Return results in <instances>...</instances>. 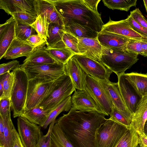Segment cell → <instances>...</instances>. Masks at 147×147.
<instances>
[{
    "mask_svg": "<svg viewBox=\"0 0 147 147\" xmlns=\"http://www.w3.org/2000/svg\"><path fill=\"white\" fill-rule=\"evenodd\" d=\"M26 41L35 49L43 47L42 46L45 43H46L45 40L42 38L37 34L30 36Z\"/></svg>",
    "mask_w": 147,
    "mask_h": 147,
    "instance_id": "7dc6e473",
    "label": "cell"
},
{
    "mask_svg": "<svg viewBox=\"0 0 147 147\" xmlns=\"http://www.w3.org/2000/svg\"><path fill=\"white\" fill-rule=\"evenodd\" d=\"M137 0H102L104 5L112 10L128 11L133 6H136Z\"/></svg>",
    "mask_w": 147,
    "mask_h": 147,
    "instance_id": "836d02e7",
    "label": "cell"
},
{
    "mask_svg": "<svg viewBox=\"0 0 147 147\" xmlns=\"http://www.w3.org/2000/svg\"><path fill=\"white\" fill-rule=\"evenodd\" d=\"M141 42L143 50V56L147 57V41H141Z\"/></svg>",
    "mask_w": 147,
    "mask_h": 147,
    "instance_id": "db71d44e",
    "label": "cell"
},
{
    "mask_svg": "<svg viewBox=\"0 0 147 147\" xmlns=\"http://www.w3.org/2000/svg\"><path fill=\"white\" fill-rule=\"evenodd\" d=\"M45 47L35 49L30 56L24 60L23 65H35L52 63L56 61L46 50Z\"/></svg>",
    "mask_w": 147,
    "mask_h": 147,
    "instance_id": "603a6c76",
    "label": "cell"
},
{
    "mask_svg": "<svg viewBox=\"0 0 147 147\" xmlns=\"http://www.w3.org/2000/svg\"><path fill=\"white\" fill-rule=\"evenodd\" d=\"M144 134L147 136V120L146 121L144 125Z\"/></svg>",
    "mask_w": 147,
    "mask_h": 147,
    "instance_id": "11a10c76",
    "label": "cell"
},
{
    "mask_svg": "<svg viewBox=\"0 0 147 147\" xmlns=\"http://www.w3.org/2000/svg\"><path fill=\"white\" fill-rule=\"evenodd\" d=\"M109 115L111 120L119 123L126 127H131L133 116L119 111L114 106Z\"/></svg>",
    "mask_w": 147,
    "mask_h": 147,
    "instance_id": "e575fe53",
    "label": "cell"
},
{
    "mask_svg": "<svg viewBox=\"0 0 147 147\" xmlns=\"http://www.w3.org/2000/svg\"><path fill=\"white\" fill-rule=\"evenodd\" d=\"M19 62L14 60L8 62L0 65V75L5 74L11 70H13L20 67Z\"/></svg>",
    "mask_w": 147,
    "mask_h": 147,
    "instance_id": "7bdbcfd3",
    "label": "cell"
},
{
    "mask_svg": "<svg viewBox=\"0 0 147 147\" xmlns=\"http://www.w3.org/2000/svg\"><path fill=\"white\" fill-rule=\"evenodd\" d=\"M55 121H53L50 124L47 134L44 135L42 134L38 143L34 147H51V136L53 126Z\"/></svg>",
    "mask_w": 147,
    "mask_h": 147,
    "instance_id": "60d3db41",
    "label": "cell"
},
{
    "mask_svg": "<svg viewBox=\"0 0 147 147\" xmlns=\"http://www.w3.org/2000/svg\"><path fill=\"white\" fill-rule=\"evenodd\" d=\"M13 85L10 98L11 108L14 118L21 116L26 105L29 80L24 69L20 67L12 71Z\"/></svg>",
    "mask_w": 147,
    "mask_h": 147,
    "instance_id": "5b68a950",
    "label": "cell"
},
{
    "mask_svg": "<svg viewBox=\"0 0 147 147\" xmlns=\"http://www.w3.org/2000/svg\"><path fill=\"white\" fill-rule=\"evenodd\" d=\"M128 129L110 118L107 119L96 132V147H116Z\"/></svg>",
    "mask_w": 147,
    "mask_h": 147,
    "instance_id": "8992f818",
    "label": "cell"
},
{
    "mask_svg": "<svg viewBox=\"0 0 147 147\" xmlns=\"http://www.w3.org/2000/svg\"><path fill=\"white\" fill-rule=\"evenodd\" d=\"M36 32V31L31 26L15 22L16 38L26 41L30 36L37 34Z\"/></svg>",
    "mask_w": 147,
    "mask_h": 147,
    "instance_id": "8d00e7d4",
    "label": "cell"
},
{
    "mask_svg": "<svg viewBox=\"0 0 147 147\" xmlns=\"http://www.w3.org/2000/svg\"><path fill=\"white\" fill-rule=\"evenodd\" d=\"M65 32L63 26L55 23H50L45 43L47 47H54L62 42Z\"/></svg>",
    "mask_w": 147,
    "mask_h": 147,
    "instance_id": "4316f807",
    "label": "cell"
},
{
    "mask_svg": "<svg viewBox=\"0 0 147 147\" xmlns=\"http://www.w3.org/2000/svg\"><path fill=\"white\" fill-rule=\"evenodd\" d=\"M140 147V146H139V145H138V147Z\"/></svg>",
    "mask_w": 147,
    "mask_h": 147,
    "instance_id": "6f0895ef",
    "label": "cell"
},
{
    "mask_svg": "<svg viewBox=\"0 0 147 147\" xmlns=\"http://www.w3.org/2000/svg\"><path fill=\"white\" fill-rule=\"evenodd\" d=\"M53 82L38 78L29 80L25 111L39 106Z\"/></svg>",
    "mask_w": 147,
    "mask_h": 147,
    "instance_id": "9c48e42d",
    "label": "cell"
},
{
    "mask_svg": "<svg viewBox=\"0 0 147 147\" xmlns=\"http://www.w3.org/2000/svg\"><path fill=\"white\" fill-rule=\"evenodd\" d=\"M65 64L55 62L35 65H20L27 75L28 80L34 78L53 81L65 73Z\"/></svg>",
    "mask_w": 147,
    "mask_h": 147,
    "instance_id": "ba28073f",
    "label": "cell"
},
{
    "mask_svg": "<svg viewBox=\"0 0 147 147\" xmlns=\"http://www.w3.org/2000/svg\"><path fill=\"white\" fill-rule=\"evenodd\" d=\"M138 55L102 46L100 62L117 76L124 73L138 61Z\"/></svg>",
    "mask_w": 147,
    "mask_h": 147,
    "instance_id": "277c9868",
    "label": "cell"
},
{
    "mask_svg": "<svg viewBox=\"0 0 147 147\" xmlns=\"http://www.w3.org/2000/svg\"><path fill=\"white\" fill-rule=\"evenodd\" d=\"M102 31L118 34L131 39L147 41V37L135 31L125 19L117 21L111 20L104 24Z\"/></svg>",
    "mask_w": 147,
    "mask_h": 147,
    "instance_id": "4fadbf2b",
    "label": "cell"
},
{
    "mask_svg": "<svg viewBox=\"0 0 147 147\" xmlns=\"http://www.w3.org/2000/svg\"><path fill=\"white\" fill-rule=\"evenodd\" d=\"M86 5L92 10L98 12L97 6L100 0H83Z\"/></svg>",
    "mask_w": 147,
    "mask_h": 147,
    "instance_id": "681fc988",
    "label": "cell"
},
{
    "mask_svg": "<svg viewBox=\"0 0 147 147\" xmlns=\"http://www.w3.org/2000/svg\"><path fill=\"white\" fill-rule=\"evenodd\" d=\"M62 41L65 47L70 49L75 54L80 55L78 48V40L77 37L65 32Z\"/></svg>",
    "mask_w": 147,
    "mask_h": 147,
    "instance_id": "74e56055",
    "label": "cell"
},
{
    "mask_svg": "<svg viewBox=\"0 0 147 147\" xmlns=\"http://www.w3.org/2000/svg\"><path fill=\"white\" fill-rule=\"evenodd\" d=\"M130 14L137 22L147 30V19L138 8L130 11Z\"/></svg>",
    "mask_w": 147,
    "mask_h": 147,
    "instance_id": "f6af8a7d",
    "label": "cell"
},
{
    "mask_svg": "<svg viewBox=\"0 0 147 147\" xmlns=\"http://www.w3.org/2000/svg\"><path fill=\"white\" fill-rule=\"evenodd\" d=\"M139 137V144L140 147H147V136L145 134H138Z\"/></svg>",
    "mask_w": 147,
    "mask_h": 147,
    "instance_id": "f907efd6",
    "label": "cell"
},
{
    "mask_svg": "<svg viewBox=\"0 0 147 147\" xmlns=\"http://www.w3.org/2000/svg\"><path fill=\"white\" fill-rule=\"evenodd\" d=\"M49 23L45 16H37L35 21L30 25L36 31L37 34L46 40L48 37Z\"/></svg>",
    "mask_w": 147,
    "mask_h": 147,
    "instance_id": "d590c367",
    "label": "cell"
},
{
    "mask_svg": "<svg viewBox=\"0 0 147 147\" xmlns=\"http://www.w3.org/2000/svg\"><path fill=\"white\" fill-rule=\"evenodd\" d=\"M126 79L143 96L147 94V74L131 72L125 73Z\"/></svg>",
    "mask_w": 147,
    "mask_h": 147,
    "instance_id": "f1b7e54d",
    "label": "cell"
},
{
    "mask_svg": "<svg viewBox=\"0 0 147 147\" xmlns=\"http://www.w3.org/2000/svg\"><path fill=\"white\" fill-rule=\"evenodd\" d=\"M10 100L7 98L0 99V115L5 117L10 113Z\"/></svg>",
    "mask_w": 147,
    "mask_h": 147,
    "instance_id": "bcb514c9",
    "label": "cell"
},
{
    "mask_svg": "<svg viewBox=\"0 0 147 147\" xmlns=\"http://www.w3.org/2000/svg\"><path fill=\"white\" fill-rule=\"evenodd\" d=\"M65 73L71 78L76 89L84 91L86 88L87 74L72 57L65 64Z\"/></svg>",
    "mask_w": 147,
    "mask_h": 147,
    "instance_id": "e0dca14e",
    "label": "cell"
},
{
    "mask_svg": "<svg viewBox=\"0 0 147 147\" xmlns=\"http://www.w3.org/2000/svg\"><path fill=\"white\" fill-rule=\"evenodd\" d=\"M16 38L15 22L11 16L5 23L0 25V59L3 58Z\"/></svg>",
    "mask_w": 147,
    "mask_h": 147,
    "instance_id": "d6986e66",
    "label": "cell"
},
{
    "mask_svg": "<svg viewBox=\"0 0 147 147\" xmlns=\"http://www.w3.org/2000/svg\"><path fill=\"white\" fill-rule=\"evenodd\" d=\"M18 134L24 147H34L42 133L41 127L19 117L17 119Z\"/></svg>",
    "mask_w": 147,
    "mask_h": 147,
    "instance_id": "30bf717a",
    "label": "cell"
},
{
    "mask_svg": "<svg viewBox=\"0 0 147 147\" xmlns=\"http://www.w3.org/2000/svg\"><path fill=\"white\" fill-rule=\"evenodd\" d=\"M13 81L14 76L12 71L5 74L3 82V95L2 98H7L10 100Z\"/></svg>",
    "mask_w": 147,
    "mask_h": 147,
    "instance_id": "ab89813d",
    "label": "cell"
},
{
    "mask_svg": "<svg viewBox=\"0 0 147 147\" xmlns=\"http://www.w3.org/2000/svg\"><path fill=\"white\" fill-rule=\"evenodd\" d=\"M76 89L71 78L65 73L53 81L39 106L48 113L70 96Z\"/></svg>",
    "mask_w": 147,
    "mask_h": 147,
    "instance_id": "3957f363",
    "label": "cell"
},
{
    "mask_svg": "<svg viewBox=\"0 0 147 147\" xmlns=\"http://www.w3.org/2000/svg\"><path fill=\"white\" fill-rule=\"evenodd\" d=\"M1 116L3 123L5 147H13L15 143L17 131L11 119L10 113L5 117Z\"/></svg>",
    "mask_w": 147,
    "mask_h": 147,
    "instance_id": "4dcf8cb0",
    "label": "cell"
},
{
    "mask_svg": "<svg viewBox=\"0 0 147 147\" xmlns=\"http://www.w3.org/2000/svg\"><path fill=\"white\" fill-rule=\"evenodd\" d=\"M15 22L22 24L30 25L36 20L37 16L25 12L16 13L11 16Z\"/></svg>",
    "mask_w": 147,
    "mask_h": 147,
    "instance_id": "f35d334b",
    "label": "cell"
},
{
    "mask_svg": "<svg viewBox=\"0 0 147 147\" xmlns=\"http://www.w3.org/2000/svg\"><path fill=\"white\" fill-rule=\"evenodd\" d=\"M78 48L80 55L100 62L102 46L97 38H78Z\"/></svg>",
    "mask_w": 147,
    "mask_h": 147,
    "instance_id": "ac0fdd59",
    "label": "cell"
},
{
    "mask_svg": "<svg viewBox=\"0 0 147 147\" xmlns=\"http://www.w3.org/2000/svg\"><path fill=\"white\" fill-rule=\"evenodd\" d=\"M97 39L103 47L122 51H126L128 44L134 40L118 34L103 31L98 33Z\"/></svg>",
    "mask_w": 147,
    "mask_h": 147,
    "instance_id": "2e32d148",
    "label": "cell"
},
{
    "mask_svg": "<svg viewBox=\"0 0 147 147\" xmlns=\"http://www.w3.org/2000/svg\"><path fill=\"white\" fill-rule=\"evenodd\" d=\"M72 57L87 74L99 80L110 81L113 72L100 62L81 55L75 54Z\"/></svg>",
    "mask_w": 147,
    "mask_h": 147,
    "instance_id": "8fae6325",
    "label": "cell"
},
{
    "mask_svg": "<svg viewBox=\"0 0 147 147\" xmlns=\"http://www.w3.org/2000/svg\"><path fill=\"white\" fill-rule=\"evenodd\" d=\"M64 27L65 32L77 38H97L98 33L73 22L67 23Z\"/></svg>",
    "mask_w": 147,
    "mask_h": 147,
    "instance_id": "cb8c5ba5",
    "label": "cell"
},
{
    "mask_svg": "<svg viewBox=\"0 0 147 147\" xmlns=\"http://www.w3.org/2000/svg\"><path fill=\"white\" fill-rule=\"evenodd\" d=\"M126 19L135 31L147 37V30L137 22L130 14Z\"/></svg>",
    "mask_w": 147,
    "mask_h": 147,
    "instance_id": "ee69618b",
    "label": "cell"
},
{
    "mask_svg": "<svg viewBox=\"0 0 147 147\" xmlns=\"http://www.w3.org/2000/svg\"><path fill=\"white\" fill-rule=\"evenodd\" d=\"M106 86L113 106L118 110L132 115L127 108L119 91L117 83L109 81L106 82Z\"/></svg>",
    "mask_w": 147,
    "mask_h": 147,
    "instance_id": "d4e9b609",
    "label": "cell"
},
{
    "mask_svg": "<svg viewBox=\"0 0 147 147\" xmlns=\"http://www.w3.org/2000/svg\"><path fill=\"white\" fill-rule=\"evenodd\" d=\"M46 50L51 57L56 61L65 64L75 54L64 43L51 47H46Z\"/></svg>",
    "mask_w": 147,
    "mask_h": 147,
    "instance_id": "484cf974",
    "label": "cell"
},
{
    "mask_svg": "<svg viewBox=\"0 0 147 147\" xmlns=\"http://www.w3.org/2000/svg\"><path fill=\"white\" fill-rule=\"evenodd\" d=\"M51 147H74L59 125L55 122L51 134Z\"/></svg>",
    "mask_w": 147,
    "mask_h": 147,
    "instance_id": "f546056e",
    "label": "cell"
},
{
    "mask_svg": "<svg viewBox=\"0 0 147 147\" xmlns=\"http://www.w3.org/2000/svg\"><path fill=\"white\" fill-rule=\"evenodd\" d=\"M48 112L39 106L24 111L21 117H24L30 122L40 125L45 120Z\"/></svg>",
    "mask_w": 147,
    "mask_h": 147,
    "instance_id": "1f68e13d",
    "label": "cell"
},
{
    "mask_svg": "<svg viewBox=\"0 0 147 147\" xmlns=\"http://www.w3.org/2000/svg\"><path fill=\"white\" fill-rule=\"evenodd\" d=\"M139 142L138 134L131 127L126 131L116 147H137Z\"/></svg>",
    "mask_w": 147,
    "mask_h": 147,
    "instance_id": "d6a6232c",
    "label": "cell"
},
{
    "mask_svg": "<svg viewBox=\"0 0 147 147\" xmlns=\"http://www.w3.org/2000/svg\"><path fill=\"white\" fill-rule=\"evenodd\" d=\"M35 49L26 41L16 38L10 45L3 58L9 59L22 56L27 58Z\"/></svg>",
    "mask_w": 147,
    "mask_h": 147,
    "instance_id": "44dd1931",
    "label": "cell"
},
{
    "mask_svg": "<svg viewBox=\"0 0 147 147\" xmlns=\"http://www.w3.org/2000/svg\"><path fill=\"white\" fill-rule=\"evenodd\" d=\"M37 16H45L49 23H55L63 26L62 20L55 7L50 0H35Z\"/></svg>",
    "mask_w": 147,
    "mask_h": 147,
    "instance_id": "ffe728a7",
    "label": "cell"
},
{
    "mask_svg": "<svg viewBox=\"0 0 147 147\" xmlns=\"http://www.w3.org/2000/svg\"><path fill=\"white\" fill-rule=\"evenodd\" d=\"M72 108L86 112H96L106 115L93 98L85 91L75 90L71 97Z\"/></svg>",
    "mask_w": 147,
    "mask_h": 147,
    "instance_id": "5bb4252c",
    "label": "cell"
},
{
    "mask_svg": "<svg viewBox=\"0 0 147 147\" xmlns=\"http://www.w3.org/2000/svg\"><path fill=\"white\" fill-rule=\"evenodd\" d=\"M96 112L77 110L69 112L56 120L74 147H96L97 130L107 120Z\"/></svg>",
    "mask_w": 147,
    "mask_h": 147,
    "instance_id": "6da1fadb",
    "label": "cell"
},
{
    "mask_svg": "<svg viewBox=\"0 0 147 147\" xmlns=\"http://www.w3.org/2000/svg\"><path fill=\"white\" fill-rule=\"evenodd\" d=\"M71 107V97L70 96L48 113L45 120L40 126L44 129L46 128L49 125L56 120V117L61 112L69 111Z\"/></svg>",
    "mask_w": 147,
    "mask_h": 147,
    "instance_id": "83f0119b",
    "label": "cell"
},
{
    "mask_svg": "<svg viewBox=\"0 0 147 147\" xmlns=\"http://www.w3.org/2000/svg\"><path fill=\"white\" fill-rule=\"evenodd\" d=\"M141 41L136 40L131 41L127 45L126 51L143 56V52Z\"/></svg>",
    "mask_w": 147,
    "mask_h": 147,
    "instance_id": "b9f144b4",
    "label": "cell"
},
{
    "mask_svg": "<svg viewBox=\"0 0 147 147\" xmlns=\"http://www.w3.org/2000/svg\"><path fill=\"white\" fill-rule=\"evenodd\" d=\"M0 147H1V146H0Z\"/></svg>",
    "mask_w": 147,
    "mask_h": 147,
    "instance_id": "680465c9",
    "label": "cell"
},
{
    "mask_svg": "<svg viewBox=\"0 0 147 147\" xmlns=\"http://www.w3.org/2000/svg\"><path fill=\"white\" fill-rule=\"evenodd\" d=\"M147 120V94L143 96L133 115L131 126L138 134H145L144 127Z\"/></svg>",
    "mask_w": 147,
    "mask_h": 147,
    "instance_id": "7402d4cb",
    "label": "cell"
},
{
    "mask_svg": "<svg viewBox=\"0 0 147 147\" xmlns=\"http://www.w3.org/2000/svg\"><path fill=\"white\" fill-rule=\"evenodd\" d=\"M35 0H0V8L8 14L25 12L37 16Z\"/></svg>",
    "mask_w": 147,
    "mask_h": 147,
    "instance_id": "9a60e30c",
    "label": "cell"
},
{
    "mask_svg": "<svg viewBox=\"0 0 147 147\" xmlns=\"http://www.w3.org/2000/svg\"><path fill=\"white\" fill-rule=\"evenodd\" d=\"M107 82H108L99 80L87 74L86 88L84 91L93 98L106 115L109 116L113 105L107 88Z\"/></svg>",
    "mask_w": 147,
    "mask_h": 147,
    "instance_id": "52a82bcc",
    "label": "cell"
},
{
    "mask_svg": "<svg viewBox=\"0 0 147 147\" xmlns=\"http://www.w3.org/2000/svg\"><path fill=\"white\" fill-rule=\"evenodd\" d=\"M13 147H24L22 143L20 136L17 131L16 134L15 143Z\"/></svg>",
    "mask_w": 147,
    "mask_h": 147,
    "instance_id": "816d5d0a",
    "label": "cell"
},
{
    "mask_svg": "<svg viewBox=\"0 0 147 147\" xmlns=\"http://www.w3.org/2000/svg\"><path fill=\"white\" fill-rule=\"evenodd\" d=\"M5 74L0 75V99L3 98V82Z\"/></svg>",
    "mask_w": 147,
    "mask_h": 147,
    "instance_id": "f5cc1de1",
    "label": "cell"
},
{
    "mask_svg": "<svg viewBox=\"0 0 147 147\" xmlns=\"http://www.w3.org/2000/svg\"><path fill=\"white\" fill-rule=\"evenodd\" d=\"M0 146L5 147L3 123L2 118L1 115H0Z\"/></svg>",
    "mask_w": 147,
    "mask_h": 147,
    "instance_id": "c3c4849f",
    "label": "cell"
},
{
    "mask_svg": "<svg viewBox=\"0 0 147 147\" xmlns=\"http://www.w3.org/2000/svg\"><path fill=\"white\" fill-rule=\"evenodd\" d=\"M143 1L144 2V6L147 13V0H144Z\"/></svg>",
    "mask_w": 147,
    "mask_h": 147,
    "instance_id": "9f6ffc18",
    "label": "cell"
},
{
    "mask_svg": "<svg viewBox=\"0 0 147 147\" xmlns=\"http://www.w3.org/2000/svg\"><path fill=\"white\" fill-rule=\"evenodd\" d=\"M61 18L63 26L72 22L98 33L104 24L101 15L89 8L83 0H50Z\"/></svg>",
    "mask_w": 147,
    "mask_h": 147,
    "instance_id": "7a4b0ae2",
    "label": "cell"
},
{
    "mask_svg": "<svg viewBox=\"0 0 147 147\" xmlns=\"http://www.w3.org/2000/svg\"><path fill=\"white\" fill-rule=\"evenodd\" d=\"M117 77V83L121 96L127 108L133 115L143 96L126 79L125 73Z\"/></svg>",
    "mask_w": 147,
    "mask_h": 147,
    "instance_id": "7c38bea8",
    "label": "cell"
}]
</instances>
